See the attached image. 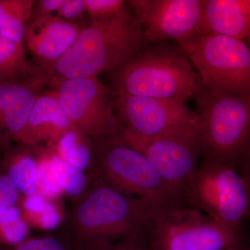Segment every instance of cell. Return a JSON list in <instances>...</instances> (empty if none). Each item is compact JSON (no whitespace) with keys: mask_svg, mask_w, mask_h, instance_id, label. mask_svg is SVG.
<instances>
[{"mask_svg":"<svg viewBox=\"0 0 250 250\" xmlns=\"http://www.w3.org/2000/svg\"><path fill=\"white\" fill-rule=\"evenodd\" d=\"M29 228L17 205L0 213V243L16 246L27 239Z\"/></svg>","mask_w":250,"mask_h":250,"instance_id":"7402d4cb","label":"cell"},{"mask_svg":"<svg viewBox=\"0 0 250 250\" xmlns=\"http://www.w3.org/2000/svg\"><path fill=\"white\" fill-rule=\"evenodd\" d=\"M38 192L47 200L57 198L62 190L49 164L48 154H43L38 161Z\"/></svg>","mask_w":250,"mask_h":250,"instance_id":"cb8c5ba5","label":"cell"},{"mask_svg":"<svg viewBox=\"0 0 250 250\" xmlns=\"http://www.w3.org/2000/svg\"><path fill=\"white\" fill-rule=\"evenodd\" d=\"M155 208L137 197L117 190L99 177L81 202L75 225L88 244L141 232Z\"/></svg>","mask_w":250,"mask_h":250,"instance_id":"8992f818","label":"cell"},{"mask_svg":"<svg viewBox=\"0 0 250 250\" xmlns=\"http://www.w3.org/2000/svg\"><path fill=\"white\" fill-rule=\"evenodd\" d=\"M140 233L149 250H230L247 243L242 231L188 205L154 210Z\"/></svg>","mask_w":250,"mask_h":250,"instance_id":"5b68a950","label":"cell"},{"mask_svg":"<svg viewBox=\"0 0 250 250\" xmlns=\"http://www.w3.org/2000/svg\"><path fill=\"white\" fill-rule=\"evenodd\" d=\"M36 218L41 228L47 230L57 228L62 222V215L59 213L57 206L49 200H46L45 205Z\"/></svg>","mask_w":250,"mask_h":250,"instance_id":"83f0119b","label":"cell"},{"mask_svg":"<svg viewBox=\"0 0 250 250\" xmlns=\"http://www.w3.org/2000/svg\"><path fill=\"white\" fill-rule=\"evenodd\" d=\"M35 0H0V33L6 39L23 43Z\"/></svg>","mask_w":250,"mask_h":250,"instance_id":"d6986e66","label":"cell"},{"mask_svg":"<svg viewBox=\"0 0 250 250\" xmlns=\"http://www.w3.org/2000/svg\"><path fill=\"white\" fill-rule=\"evenodd\" d=\"M85 12L90 24H103L109 22L124 7V0H85Z\"/></svg>","mask_w":250,"mask_h":250,"instance_id":"603a6c76","label":"cell"},{"mask_svg":"<svg viewBox=\"0 0 250 250\" xmlns=\"http://www.w3.org/2000/svg\"><path fill=\"white\" fill-rule=\"evenodd\" d=\"M145 47L142 26L126 3L109 22L85 25L46 75L50 80L98 77L123 66Z\"/></svg>","mask_w":250,"mask_h":250,"instance_id":"6da1fadb","label":"cell"},{"mask_svg":"<svg viewBox=\"0 0 250 250\" xmlns=\"http://www.w3.org/2000/svg\"><path fill=\"white\" fill-rule=\"evenodd\" d=\"M72 124L93 140L119 136L115 93L98 77L50 80Z\"/></svg>","mask_w":250,"mask_h":250,"instance_id":"9c48e42d","label":"cell"},{"mask_svg":"<svg viewBox=\"0 0 250 250\" xmlns=\"http://www.w3.org/2000/svg\"><path fill=\"white\" fill-rule=\"evenodd\" d=\"M89 250H149L141 233L130 235L116 240L94 242Z\"/></svg>","mask_w":250,"mask_h":250,"instance_id":"d4e9b609","label":"cell"},{"mask_svg":"<svg viewBox=\"0 0 250 250\" xmlns=\"http://www.w3.org/2000/svg\"><path fill=\"white\" fill-rule=\"evenodd\" d=\"M11 250H67L62 242L52 237L27 238Z\"/></svg>","mask_w":250,"mask_h":250,"instance_id":"4316f807","label":"cell"},{"mask_svg":"<svg viewBox=\"0 0 250 250\" xmlns=\"http://www.w3.org/2000/svg\"><path fill=\"white\" fill-rule=\"evenodd\" d=\"M144 34L145 45L174 41L181 47L197 36L204 0L127 1Z\"/></svg>","mask_w":250,"mask_h":250,"instance_id":"7c38bea8","label":"cell"},{"mask_svg":"<svg viewBox=\"0 0 250 250\" xmlns=\"http://www.w3.org/2000/svg\"><path fill=\"white\" fill-rule=\"evenodd\" d=\"M85 26L58 16L31 18L26 26L24 41L46 74L73 45Z\"/></svg>","mask_w":250,"mask_h":250,"instance_id":"5bb4252c","label":"cell"},{"mask_svg":"<svg viewBox=\"0 0 250 250\" xmlns=\"http://www.w3.org/2000/svg\"><path fill=\"white\" fill-rule=\"evenodd\" d=\"M209 34L249 39L250 0H204L197 36Z\"/></svg>","mask_w":250,"mask_h":250,"instance_id":"2e32d148","label":"cell"},{"mask_svg":"<svg viewBox=\"0 0 250 250\" xmlns=\"http://www.w3.org/2000/svg\"><path fill=\"white\" fill-rule=\"evenodd\" d=\"M182 48L210 90L250 94V49L244 41L209 34L197 36Z\"/></svg>","mask_w":250,"mask_h":250,"instance_id":"ba28073f","label":"cell"},{"mask_svg":"<svg viewBox=\"0 0 250 250\" xmlns=\"http://www.w3.org/2000/svg\"><path fill=\"white\" fill-rule=\"evenodd\" d=\"M0 156L3 170L20 194L30 197L37 193L38 161L29 149L24 146L17 148L9 146L0 152Z\"/></svg>","mask_w":250,"mask_h":250,"instance_id":"e0dca14e","label":"cell"},{"mask_svg":"<svg viewBox=\"0 0 250 250\" xmlns=\"http://www.w3.org/2000/svg\"><path fill=\"white\" fill-rule=\"evenodd\" d=\"M199 80L184 49L168 42L145 47L111 76L115 94L184 103L193 96Z\"/></svg>","mask_w":250,"mask_h":250,"instance_id":"3957f363","label":"cell"},{"mask_svg":"<svg viewBox=\"0 0 250 250\" xmlns=\"http://www.w3.org/2000/svg\"><path fill=\"white\" fill-rule=\"evenodd\" d=\"M49 164L62 192L77 196L84 191L88 179L83 170L68 164L56 153L48 154Z\"/></svg>","mask_w":250,"mask_h":250,"instance_id":"44dd1931","label":"cell"},{"mask_svg":"<svg viewBox=\"0 0 250 250\" xmlns=\"http://www.w3.org/2000/svg\"><path fill=\"white\" fill-rule=\"evenodd\" d=\"M192 98L204 159L243 166L249 154L250 94L218 93L199 80Z\"/></svg>","mask_w":250,"mask_h":250,"instance_id":"7a4b0ae2","label":"cell"},{"mask_svg":"<svg viewBox=\"0 0 250 250\" xmlns=\"http://www.w3.org/2000/svg\"><path fill=\"white\" fill-rule=\"evenodd\" d=\"M20 192L4 171L0 172V213L17 205Z\"/></svg>","mask_w":250,"mask_h":250,"instance_id":"484cf974","label":"cell"},{"mask_svg":"<svg viewBox=\"0 0 250 250\" xmlns=\"http://www.w3.org/2000/svg\"><path fill=\"white\" fill-rule=\"evenodd\" d=\"M89 138L73 125L56 143V154L77 168L87 170L94 161L93 146Z\"/></svg>","mask_w":250,"mask_h":250,"instance_id":"ffe728a7","label":"cell"},{"mask_svg":"<svg viewBox=\"0 0 250 250\" xmlns=\"http://www.w3.org/2000/svg\"><path fill=\"white\" fill-rule=\"evenodd\" d=\"M85 12V0H64L57 16L68 22L79 23Z\"/></svg>","mask_w":250,"mask_h":250,"instance_id":"f1b7e54d","label":"cell"},{"mask_svg":"<svg viewBox=\"0 0 250 250\" xmlns=\"http://www.w3.org/2000/svg\"><path fill=\"white\" fill-rule=\"evenodd\" d=\"M72 126L55 90L42 91L36 98L27 123L15 142L27 147L42 143H57Z\"/></svg>","mask_w":250,"mask_h":250,"instance_id":"9a60e30c","label":"cell"},{"mask_svg":"<svg viewBox=\"0 0 250 250\" xmlns=\"http://www.w3.org/2000/svg\"><path fill=\"white\" fill-rule=\"evenodd\" d=\"M230 250H250V248L248 246V244H247V243H245V244L236 247V248H232V249Z\"/></svg>","mask_w":250,"mask_h":250,"instance_id":"1f68e13d","label":"cell"},{"mask_svg":"<svg viewBox=\"0 0 250 250\" xmlns=\"http://www.w3.org/2000/svg\"><path fill=\"white\" fill-rule=\"evenodd\" d=\"M27 198L24 200L23 203L24 210H27L30 214H35L36 217L40 213L42 207L45 205L47 199L42 196L39 192L30 197H26Z\"/></svg>","mask_w":250,"mask_h":250,"instance_id":"4dcf8cb0","label":"cell"},{"mask_svg":"<svg viewBox=\"0 0 250 250\" xmlns=\"http://www.w3.org/2000/svg\"><path fill=\"white\" fill-rule=\"evenodd\" d=\"M49 83L45 72L27 80L0 83V152L15 142L36 98Z\"/></svg>","mask_w":250,"mask_h":250,"instance_id":"4fadbf2b","label":"cell"},{"mask_svg":"<svg viewBox=\"0 0 250 250\" xmlns=\"http://www.w3.org/2000/svg\"><path fill=\"white\" fill-rule=\"evenodd\" d=\"M64 0L36 1L31 11V18L40 16H57Z\"/></svg>","mask_w":250,"mask_h":250,"instance_id":"f546056e","label":"cell"},{"mask_svg":"<svg viewBox=\"0 0 250 250\" xmlns=\"http://www.w3.org/2000/svg\"><path fill=\"white\" fill-rule=\"evenodd\" d=\"M43 72L27 60L24 44L13 42L0 33V83L27 80Z\"/></svg>","mask_w":250,"mask_h":250,"instance_id":"ac0fdd59","label":"cell"},{"mask_svg":"<svg viewBox=\"0 0 250 250\" xmlns=\"http://www.w3.org/2000/svg\"><path fill=\"white\" fill-rule=\"evenodd\" d=\"M184 197L188 205L236 231H242L249 215V179L229 164L204 159L188 180Z\"/></svg>","mask_w":250,"mask_h":250,"instance_id":"52a82bcc","label":"cell"},{"mask_svg":"<svg viewBox=\"0 0 250 250\" xmlns=\"http://www.w3.org/2000/svg\"><path fill=\"white\" fill-rule=\"evenodd\" d=\"M115 113L122 139H149L196 126L194 111L174 100L115 94Z\"/></svg>","mask_w":250,"mask_h":250,"instance_id":"8fae6325","label":"cell"},{"mask_svg":"<svg viewBox=\"0 0 250 250\" xmlns=\"http://www.w3.org/2000/svg\"><path fill=\"white\" fill-rule=\"evenodd\" d=\"M93 154L100 178L117 190L141 199L156 210L188 205L147 158L125 144L120 136L94 140Z\"/></svg>","mask_w":250,"mask_h":250,"instance_id":"277c9868","label":"cell"},{"mask_svg":"<svg viewBox=\"0 0 250 250\" xmlns=\"http://www.w3.org/2000/svg\"><path fill=\"white\" fill-rule=\"evenodd\" d=\"M122 141L146 156L161 179L184 201L188 180L202 156L196 126L172 130L152 139Z\"/></svg>","mask_w":250,"mask_h":250,"instance_id":"30bf717a","label":"cell"}]
</instances>
